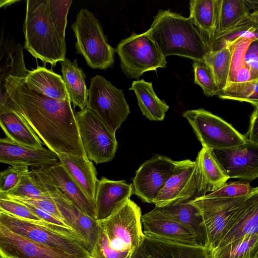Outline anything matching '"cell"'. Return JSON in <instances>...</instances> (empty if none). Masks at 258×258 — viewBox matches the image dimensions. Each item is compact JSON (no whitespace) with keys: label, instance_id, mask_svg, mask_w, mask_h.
Returning <instances> with one entry per match:
<instances>
[{"label":"cell","instance_id":"6da1fadb","mask_svg":"<svg viewBox=\"0 0 258 258\" xmlns=\"http://www.w3.org/2000/svg\"><path fill=\"white\" fill-rule=\"evenodd\" d=\"M25 79L13 80L0 96V114L14 111L20 114L57 155L86 156L70 100L45 96L30 88Z\"/></svg>","mask_w":258,"mask_h":258},{"label":"cell","instance_id":"7a4b0ae2","mask_svg":"<svg viewBox=\"0 0 258 258\" xmlns=\"http://www.w3.org/2000/svg\"><path fill=\"white\" fill-rule=\"evenodd\" d=\"M165 57L172 55L204 61L209 51L191 20L170 10H160L147 31Z\"/></svg>","mask_w":258,"mask_h":258},{"label":"cell","instance_id":"3957f363","mask_svg":"<svg viewBox=\"0 0 258 258\" xmlns=\"http://www.w3.org/2000/svg\"><path fill=\"white\" fill-rule=\"evenodd\" d=\"M26 3L23 27L24 49L44 64L49 63L54 67L66 58L67 48L52 22L48 0H28Z\"/></svg>","mask_w":258,"mask_h":258},{"label":"cell","instance_id":"277c9868","mask_svg":"<svg viewBox=\"0 0 258 258\" xmlns=\"http://www.w3.org/2000/svg\"><path fill=\"white\" fill-rule=\"evenodd\" d=\"M98 222L100 230L91 254L103 250L132 252L144 236L141 209L131 199Z\"/></svg>","mask_w":258,"mask_h":258},{"label":"cell","instance_id":"5b68a950","mask_svg":"<svg viewBox=\"0 0 258 258\" xmlns=\"http://www.w3.org/2000/svg\"><path fill=\"white\" fill-rule=\"evenodd\" d=\"M0 223L11 231L45 246L79 258L91 256L86 242L72 228L26 220L2 211H0Z\"/></svg>","mask_w":258,"mask_h":258},{"label":"cell","instance_id":"8992f818","mask_svg":"<svg viewBox=\"0 0 258 258\" xmlns=\"http://www.w3.org/2000/svg\"><path fill=\"white\" fill-rule=\"evenodd\" d=\"M71 28L77 39L76 53L84 56L89 67L106 70L113 66L115 49L107 42L101 24L91 12L81 9Z\"/></svg>","mask_w":258,"mask_h":258},{"label":"cell","instance_id":"52a82bcc","mask_svg":"<svg viewBox=\"0 0 258 258\" xmlns=\"http://www.w3.org/2000/svg\"><path fill=\"white\" fill-rule=\"evenodd\" d=\"M115 51L123 73L130 78L138 79L146 72L166 68V57L147 31L121 40Z\"/></svg>","mask_w":258,"mask_h":258},{"label":"cell","instance_id":"ba28073f","mask_svg":"<svg viewBox=\"0 0 258 258\" xmlns=\"http://www.w3.org/2000/svg\"><path fill=\"white\" fill-rule=\"evenodd\" d=\"M86 107L95 112L114 135L130 113L123 91L99 75L91 79Z\"/></svg>","mask_w":258,"mask_h":258},{"label":"cell","instance_id":"9c48e42d","mask_svg":"<svg viewBox=\"0 0 258 258\" xmlns=\"http://www.w3.org/2000/svg\"><path fill=\"white\" fill-rule=\"evenodd\" d=\"M202 146L211 150L237 146L246 142L245 135L222 118L203 108L183 112Z\"/></svg>","mask_w":258,"mask_h":258},{"label":"cell","instance_id":"30bf717a","mask_svg":"<svg viewBox=\"0 0 258 258\" xmlns=\"http://www.w3.org/2000/svg\"><path fill=\"white\" fill-rule=\"evenodd\" d=\"M81 141L88 158L96 164L111 161L118 143L97 114L87 107L76 113Z\"/></svg>","mask_w":258,"mask_h":258},{"label":"cell","instance_id":"8fae6325","mask_svg":"<svg viewBox=\"0 0 258 258\" xmlns=\"http://www.w3.org/2000/svg\"><path fill=\"white\" fill-rule=\"evenodd\" d=\"M206 194L196 161H177L174 171L161 189L154 204L155 207L188 202Z\"/></svg>","mask_w":258,"mask_h":258},{"label":"cell","instance_id":"7c38bea8","mask_svg":"<svg viewBox=\"0 0 258 258\" xmlns=\"http://www.w3.org/2000/svg\"><path fill=\"white\" fill-rule=\"evenodd\" d=\"M248 195L226 199L200 197L189 201L199 208L204 219L208 237L207 250L209 254L217 248L227 233L235 214Z\"/></svg>","mask_w":258,"mask_h":258},{"label":"cell","instance_id":"4fadbf2b","mask_svg":"<svg viewBox=\"0 0 258 258\" xmlns=\"http://www.w3.org/2000/svg\"><path fill=\"white\" fill-rule=\"evenodd\" d=\"M30 173L40 185L58 189L82 212L96 220L95 202L83 191L59 161L46 166L33 169Z\"/></svg>","mask_w":258,"mask_h":258},{"label":"cell","instance_id":"5bb4252c","mask_svg":"<svg viewBox=\"0 0 258 258\" xmlns=\"http://www.w3.org/2000/svg\"><path fill=\"white\" fill-rule=\"evenodd\" d=\"M177 161L157 155L144 162L133 179L134 194L142 201L154 204L159 192L173 174Z\"/></svg>","mask_w":258,"mask_h":258},{"label":"cell","instance_id":"9a60e30c","mask_svg":"<svg viewBox=\"0 0 258 258\" xmlns=\"http://www.w3.org/2000/svg\"><path fill=\"white\" fill-rule=\"evenodd\" d=\"M213 152L229 178L248 181L258 178L257 145L247 140L243 144Z\"/></svg>","mask_w":258,"mask_h":258},{"label":"cell","instance_id":"2e32d148","mask_svg":"<svg viewBox=\"0 0 258 258\" xmlns=\"http://www.w3.org/2000/svg\"><path fill=\"white\" fill-rule=\"evenodd\" d=\"M0 255L15 258H79L15 233L0 223Z\"/></svg>","mask_w":258,"mask_h":258},{"label":"cell","instance_id":"e0dca14e","mask_svg":"<svg viewBox=\"0 0 258 258\" xmlns=\"http://www.w3.org/2000/svg\"><path fill=\"white\" fill-rule=\"evenodd\" d=\"M43 187L49 193L65 223L86 242L91 253L100 230L98 221L82 212L58 189Z\"/></svg>","mask_w":258,"mask_h":258},{"label":"cell","instance_id":"ac0fdd59","mask_svg":"<svg viewBox=\"0 0 258 258\" xmlns=\"http://www.w3.org/2000/svg\"><path fill=\"white\" fill-rule=\"evenodd\" d=\"M146 236L171 242L198 246L196 234L177 222L151 210L142 216Z\"/></svg>","mask_w":258,"mask_h":258},{"label":"cell","instance_id":"d6986e66","mask_svg":"<svg viewBox=\"0 0 258 258\" xmlns=\"http://www.w3.org/2000/svg\"><path fill=\"white\" fill-rule=\"evenodd\" d=\"M130 258H210L208 250L198 246L171 242L144 235Z\"/></svg>","mask_w":258,"mask_h":258},{"label":"cell","instance_id":"ffe728a7","mask_svg":"<svg viewBox=\"0 0 258 258\" xmlns=\"http://www.w3.org/2000/svg\"><path fill=\"white\" fill-rule=\"evenodd\" d=\"M59 161L57 155L44 148H33L15 143L7 137L0 139V162L13 166L38 168Z\"/></svg>","mask_w":258,"mask_h":258},{"label":"cell","instance_id":"44dd1931","mask_svg":"<svg viewBox=\"0 0 258 258\" xmlns=\"http://www.w3.org/2000/svg\"><path fill=\"white\" fill-rule=\"evenodd\" d=\"M134 194L133 184L125 180H112L105 177L98 180L95 204L97 221L105 219L130 200Z\"/></svg>","mask_w":258,"mask_h":258},{"label":"cell","instance_id":"7402d4cb","mask_svg":"<svg viewBox=\"0 0 258 258\" xmlns=\"http://www.w3.org/2000/svg\"><path fill=\"white\" fill-rule=\"evenodd\" d=\"M252 234L258 235V186L254 188L239 208L216 249L239 238Z\"/></svg>","mask_w":258,"mask_h":258},{"label":"cell","instance_id":"603a6c76","mask_svg":"<svg viewBox=\"0 0 258 258\" xmlns=\"http://www.w3.org/2000/svg\"><path fill=\"white\" fill-rule=\"evenodd\" d=\"M184 226L196 235L200 246L207 249L208 237L202 215L199 208L191 202L169 205L152 210Z\"/></svg>","mask_w":258,"mask_h":258},{"label":"cell","instance_id":"cb8c5ba5","mask_svg":"<svg viewBox=\"0 0 258 258\" xmlns=\"http://www.w3.org/2000/svg\"><path fill=\"white\" fill-rule=\"evenodd\" d=\"M0 94L2 95L12 81L26 78L30 71L25 67L22 45L6 39H1Z\"/></svg>","mask_w":258,"mask_h":258},{"label":"cell","instance_id":"d4e9b609","mask_svg":"<svg viewBox=\"0 0 258 258\" xmlns=\"http://www.w3.org/2000/svg\"><path fill=\"white\" fill-rule=\"evenodd\" d=\"M64 167L77 184L94 202L98 180L93 162L88 157L64 154L57 155Z\"/></svg>","mask_w":258,"mask_h":258},{"label":"cell","instance_id":"484cf974","mask_svg":"<svg viewBox=\"0 0 258 258\" xmlns=\"http://www.w3.org/2000/svg\"><path fill=\"white\" fill-rule=\"evenodd\" d=\"M25 80L30 88L45 96L59 100H70L62 77L52 69L37 66L30 71Z\"/></svg>","mask_w":258,"mask_h":258},{"label":"cell","instance_id":"4316f807","mask_svg":"<svg viewBox=\"0 0 258 258\" xmlns=\"http://www.w3.org/2000/svg\"><path fill=\"white\" fill-rule=\"evenodd\" d=\"M0 125L7 138L25 146L42 148L43 142L27 122L14 111L0 114Z\"/></svg>","mask_w":258,"mask_h":258},{"label":"cell","instance_id":"83f0119b","mask_svg":"<svg viewBox=\"0 0 258 258\" xmlns=\"http://www.w3.org/2000/svg\"><path fill=\"white\" fill-rule=\"evenodd\" d=\"M62 77L65 84L69 98L73 106L82 110L87 107L89 90L85 83V74L78 67L77 59L73 62L66 58L60 61Z\"/></svg>","mask_w":258,"mask_h":258},{"label":"cell","instance_id":"f1b7e54d","mask_svg":"<svg viewBox=\"0 0 258 258\" xmlns=\"http://www.w3.org/2000/svg\"><path fill=\"white\" fill-rule=\"evenodd\" d=\"M219 0H191L189 18L200 31L208 45L216 34Z\"/></svg>","mask_w":258,"mask_h":258},{"label":"cell","instance_id":"f546056e","mask_svg":"<svg viewBox=\"0 0 258 258\" xmlns=\"http://www.w3.org/2000/svg\"><path fill=\"white\" fill-rule=\"evenodd\" d=\"M129 90L135 92L139 107L146 118L153 121L164 119L169 107L156 95L152 82L143 79L134 81Z\"/></svg>","mask_w":258,"mask_h":258},{"label":"cell","instance_id":"4dcf8cb0","mask_svg":"<svg viewBox=\"0 0 258 258\" xmlns=\"http://www.w3.org/2000/svg\"><path fill=\"white\" fill-rule=\"evenodd\" d=\"M202 179L205 192H213L226 183L229 177L222 168L213 150L202 146L196 160Z\"/></svg>","mask_w":258,"mask_h":258},{"label":"cell","instance_id":"1f68e13d","mask_svg":"<svg viewBox=\"0 0 258 258\" xmlns=\"http://www.w3.org/2000/svg\"><path fill=\"white\" fill-rule=\"evenodd\" d=\"M250 10L244 0H219L216 34L249 19Z\"/></svg>","mask_w":258,"mask_h":258},{"label":"cell","instance_id":"d6a6232c","mask_svg":"<svg viewBox=\"0 0 258 258\" xmlns=\"http://www.w3.org/2000/svg\"><path fill=\"white\" fill-rule=\"evenodd\" d=\"M233 49L231 44L217 51H209L205 62L209 67L215 82L220 91L224 89L229 82Z\"/></svg>","mask_w":258,"mask_h":258},{"label":"cell","instance_id":"836d02e7","mask_svg":"<svg viewBox=\"0 0 258 258\" xmlns=\"http://www.w3.org/2000/svg\"><path fill=\"white\" fill-rule=\"evenodd\" d=\"M258 235H248L214 250L210 258H255Z\"/></svg>","mask_w":258,"mask_h":258},{"label":"cell","instance_id":"e575fe53","mask_svg":"<svg viewBox=\"0 0 258 258\" xmlns=\"http://www.w3.org/2000/svg\"><path fill=\"white\" fill-rule=\"evenodd\" d=\"M241 38L258 40V25L249 19L231 29L215 35L208 43L209 51L219 50Z\"/></svg>","mask_w":258,"mask_h":258},{"label":"cell","instance_id":"d590c367","mask_svg":"<svg viewBox=\"0 0 258 258\" xmlns=\"http://www.w3.org/2000/svg\"><path fill=\"white\" fill-rule=\"evenodd\" d=\"M222 99L246 102L258 107V80L241 83H229L218 95Z\"/></svg>","mask_w":258,"mask_h":258},{"label":"cell","instance_id":"8d00e7d4","mask_svg":"<svg viewBox=\"0 0 258 258\" xmlns=\"http://www.w3.org/2000/svg\"><path fill=\"white\" fill-rule=\"evenodd\" d=\"M4 196L24 199H51L49 193L38 183L30 173L25 174L18 184L7 194H1Z\"/></svg>","mask_w":258,"mask_h":258},{"label":"cell","instance_id":"74e56055","mask_svg":"<svg viewBox=\"0 0 258 258\" xmlns=\"http://www.w3.org/2000/svg\"><path fill=\"white\" fill-rule=\"evenodd\" d=\"M194 83L200 86L208 97L217 95L220 92L209 67L204 61L194 60Z\"/></svg>","mask_w":258,"mask_h":258},{"label":"cell","instance_id":"f35d334b","mask_svg":"<svg viewBox=\"0 0 258 258\" xmlns=\"http://www.w3.org/2000/svg\"><path fill=\"white\" fill-rule=\"evenodd\" d=\"M72 2V0H48L49 9L52 22L58 33L64 40L67 15Z\"/></svg>","mask_w":258,"mask_h":258},{"label":"cell","instance_id":"ab89813d","mask_svg":"<svg viewBox=\"0 0 258 258\" xmlns=\"http://www.w3.org/2000/svg\"><path fill=\"white\" fill-rule=\"evenodd\" d=\"M254 188L248 182H234L225 183L219 189L202 197L205 199H226L249 195Z\"/></svg>","mask_w":258,"mask_h":258},{"label":"cell","instance_id":"60d3db41","mask_svg":"<svg viewBox=\"0 0 258 258\" xmlns=\"http://www.w3.org/2000/svg\"><path fill=\"white\" fill-rule=\"evenodd\" d=\"M0 211L26 220L45 222L23 203L2 196H0Z\"/></svg>","mask_w":258,"mask_h":258},{"label":"cell","instance_id":"b9f144b4","mask_svg":"<svg viewBox=\"0 0 258 258\" xmlns=\"http://www.w3.org/2000/svg\"><path fill=\"white\" fill-rule=\"evenodd\" d=\"M241 56L245 68L250 72L252 81L258 80V40L245 39Z\"/></svg>","mask_w":258,"mask_h":258},{"label":"cell","instance_id":"7bdbcfd3","mask_svg":"<svg viewBox=\"0 0 258 258\" xmlns=\"http://www.w3.org/2000/svg\"><path fill=\"white\" fill-rule=\"evenodd\" d=\"M29 172L26 165L13 166L0 173V193L7 194L19 183L21 178Z\"/></svg>","mask_w":258,"mask_h":258},{"label":"cell","instance_id":"ee69618b","mask_svg":"<svg viewBox=\"0 0 258 258\" xmlns=\"http://www.w3.org/2000/svg\"><path fill=\"white\" fill-rule=\"evenodd\" d=\"M0 196L6 197L20 202L28 203L39 208L42 209L64 222L61 214L52 198L24 199L9 197L1 194H0Z\"/></svg>","mask_w":258,"mask_h":258},{"label":"cell","instance_id":"f6af8a7d","mask_svg":"<svg viewBox=\"0 0 258 258\" xmlns=\"http://www.w3.org/2000/svg\"><path fill=\"white\" fill-rule=\"evenodd\" d=\"M22 203L26 205L31 211L43 221L50 224L70 228L64 222L57 218L49 212L29 204L26 203Z\"/></svg>","mask_w":258,"mask_h":258},{"label":"cell","instance_id":"bcb514c9","mask_svg":"<svg viewBox=\"0 0 258 258\" xmlns=\"http://www.w3.org/2000/svg\"><path fill=\"white\" fill-rule=\"evenodd\" d=\"M245 136L247 140L258 145V107H255L251 114L248 130Z\"/></svg>","mask_w":258,"mask_h":258},{"label":"cell","instance_id":"7dc6e473","mask_svg":"<svg viewBox=\"0 0 258 258\" xmlns=\"http://www.w3.org/2000/svg\"><path fill=\"white\" fill-rule=\"evenodd\" d=\"M250 10L249 19L258 25V0H244Z\"/></svg>","mask_w":258,"mask_h":258},{"label":"cell","instance_id":"c3c4849f","mask_svg":"<svg viewBox=\"0 0 258 258\" xmlns=\"http://www.w3.org/2000/svg\"><path fill=\"white\" fill-rule=\"evenodd\" d=\"M3 2H4V3H1V7H2L3 6H8L9 5V4H13V3H15L17 1H2Z\"/></svg>","mask_w":258,"mask_h":258},{"label":"cell","instance_id":"681fc988","mask_svg":"<svg viewBox=\"0 0 258 258\" xmlns=\"http://www.w3.org/2000/svg\"><path fill=\"white\" fill-rule=\"evenodd\" d=\"M2 258H15V257H9V256H4V257H3Z\"/></svg>","mask_w":258,"mask_h":258},{"label":"cell","instance_id":"f907efd6","mask_svg":"<svg viewBox=\"0 0 258 258\" xmlns=\"http://www.w3.org/2000/svg\"><path fill=\"white\" fill-rule=\"evenodd\" d=\"M255 258H258V252L256 255Z\"/></svg>","mask_w":258,"mask_h":258},{"label":"cell","instance_id":"816d5d0a","mask_svg":"<svg viewBox=\"0 0 258 258\" xmlns=\"http://www.w3.org/2000/svg\"><path fill=\"white\" fill-rule=\"evenodd\" d=\"M89 258H94L93 257V256H91L90 257H89Z\"/></svg>","mask_w":258,"mask_h":258}]
</instances>
